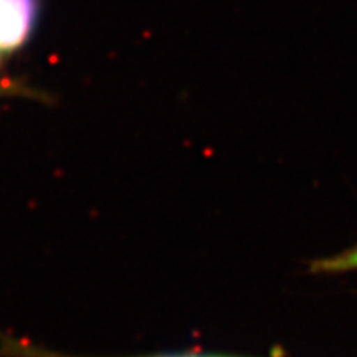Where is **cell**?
Masks as SVG:
<instances>
[{
	"mask_svg": "<svg viewBox=\"0 0 357 357\" xmlns=\"http://www.w3.org/2000/svg\"><path fill=\"white\" fill-rule=\"evenodd\" d=\"M0 357H105V356H78L70 352H61L38 346L29 339H20L17 336H8L0 333ZM114 357H238L227 354H207V352H189V351H169L154 352V354L141 356H114Z\"/></svg>",
	"mask_w": 357,
	"mask_h": 357,
	"instance_id": "7a4b0ae2",
	"label": "cell"
},
{
	"mask_svg": "<svg viewBox=\"0 0 357 357\" xmlns=\"http://www.w3.org/2000/svg\"><path fill=\"white\" fill-rule=\"evenodd\" d=\"M312 270L316 273H349V271H357V245L346 250V252L337 253V255L312 263Z\"/></svg>",
	"mask_w": 357,
	"mask_h": 357,
	"instance_id": "3957f363",
	"label": "cell"
},
{
	"mask_svg": "<svg viewBox=\"0 0 357 357\" xmlns=\"http://www.w3.org/2000/svg\"><path fill=\"white\" fill-rule=\"evenodd\" d=\"M42 0H0V55L24 48L38 26Z\"/></svg>",
	"mask_w": 357,
	"mask_h": 357,
	"instance_id": "6da1fadb",
	"label": "cell"
},
{
	"mask_svg": "<svg viewBox=\"0 0 357 357\" xmlns=\"http://www.w3.org/2000/svg\"><path fill=\"white\" fill-rule=\"evenodd\" d=\"M0 56H2V55H0Z\"/></svg>",
	"mask_w": 357,
	"mask_h": 357,
	"instance_id": "277c9868",
	"label": "cell"
}]
</instances>
